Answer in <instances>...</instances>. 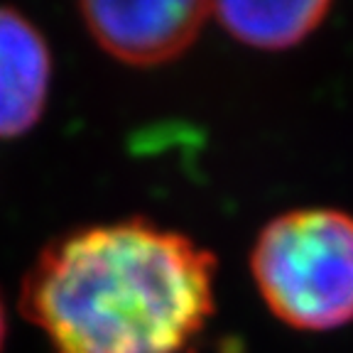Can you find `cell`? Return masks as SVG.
I'll list each match as a JSON object with an SVG mask.
<instances>
[{"instance_id":"cell-3","label":"cell","mask_w":353,"mask_h":353,"mask_svg":"<svg viewBox=\"0 0 353 353\" xmlns=\"http://www.w3.org/2000/svg\"><path fill=\"white\" fill-rule=\"evenodd\" d=\"M91 37L123 64L157 66L176 59L196 42L211 17V3L150 0V3H81Z\"/></svg>"},{"instance_id":"cell-4","label":"cell","mask_w":353,"mask_h":353,"mask_svg":"<svg viewBox=\"0 0 353 353\" xmlns=\"http://www.w3.org/2000/svg\"><path fill=\"white\" fill-rule=\"evenodd\" d=\"M52 54L25 15L0 8V138H17L42 118L50 99Z\"/></svg>"},{"instance_id":"cell-6","label":"cell","mask_w":353,"mask_h":353,"mask_svg":"<svg viewBox=\"0 0 353 353\" xmlns=\"http://www.w3.org/2000/svg\"><path fill=\"white\" fill-rule=\"evenodd\" d=\"M6 309H3V302H0V348H3V341H6Z\"/></svg>"},{"instance_id":"cell-1","label":"cell","mask_w":353,"mask_h":353,"mask_svg":"<svg viewBox=\"0 0 353 353\" xmlns=\"http://www.w3.org/2000/svg\"><path fill=\"white\" fill-rule=\"evenodd\" d=\"M216 258L148 219L77 228L37 255L22 312L54 353H194L214 314Z\"/></svg>"},{"instance_id":"cell-5","label":"cell","mask_w":353,"mask_h":353,"mask_svg":"<svg viewBox=\"0 0 353 353\" xmlns=\"http://www.w3.org/2000/svg\"><path fill=\"white\" fill-rule=\"evenodd\" d=\"M326 0L297 3H211V15L238 42L255 50H287L324 22Z\"/></svg>"},{"instance_id":"cell-2","label":"cell","mask_w":353,"mask_h":353,"mask_svg":"<svg viewBox=\"0 0 353 353\" xmlns=\"http://www.w3.org/2000/svg\"><path fill=\"white\" fill-rule=\"evenodd\" d=\"M250 270L272 314L297 331H334L353 321V216L297 209L258 233Z\"/></svg>"}]
</instances>
